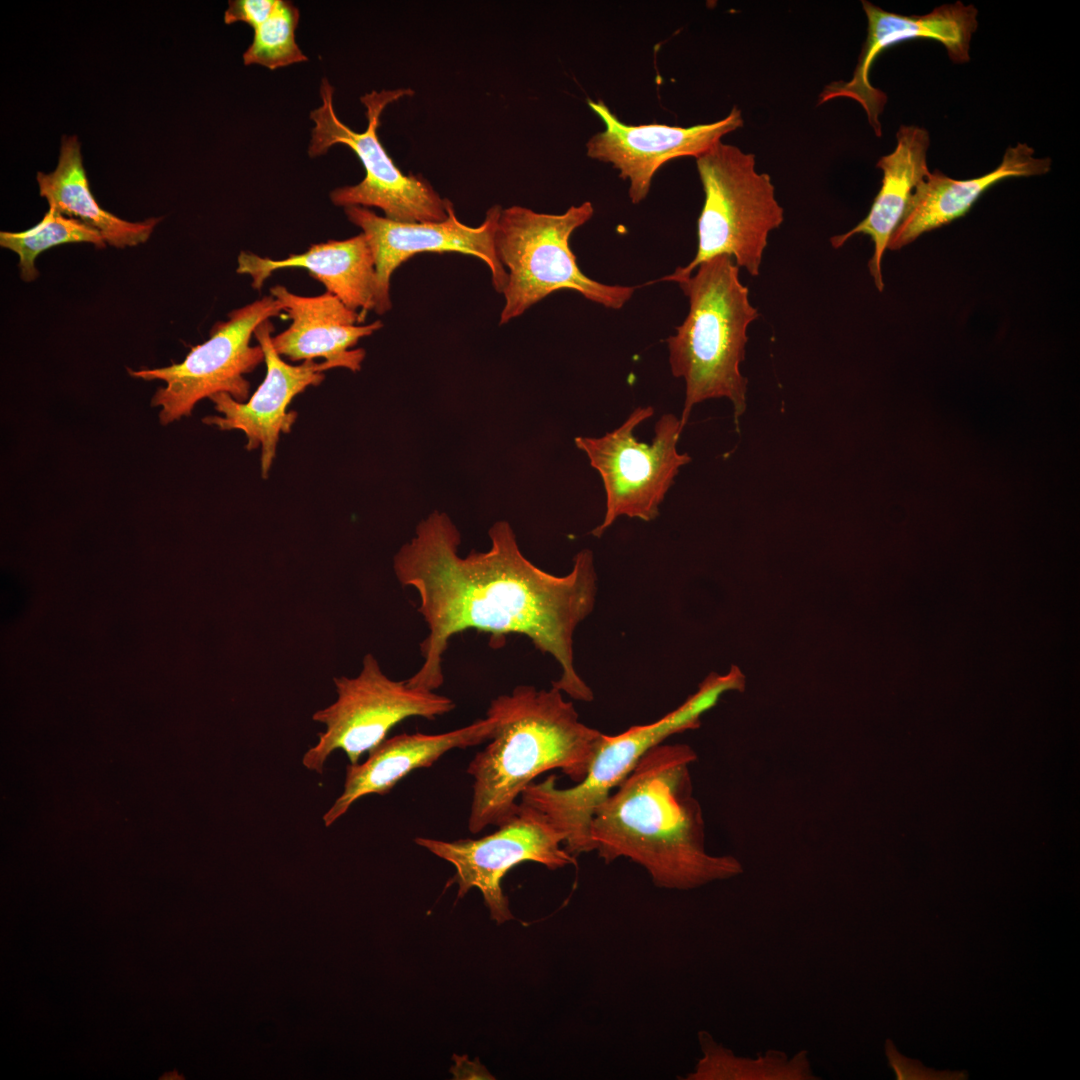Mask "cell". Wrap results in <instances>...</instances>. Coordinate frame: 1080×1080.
<instances>
[{
    "instance_id": "cell-12",
    "label": "cell",
    "mask_w": 1080,
    "mask_h": 1080,
    "mask_svg": "<svg viewBox=\"0 0 1080 1080\" xmlns=\"http://www.w3.org/2000/svg\"><path fill=\"white\" fill-rule=\"evenodd\" d=\"M415 843L451 863L458 898L471 888L481 891L491 918L497 924L513 919L501 882L509 870L522 862H536L550 870L576 863L563 846L561 835L537 809L519 803L516 813L479 839L443 841L417 837Z\"/></svg>"
},
{
    "instance_id": "cell-7",
    "label": "cell",
    "mask_w": 1080,
    "mask_h": 1080,
    "mask_svg": "<svg viewBox=\"0 0 1080 1080\" xmlns=\"http://www.w3.org/2000/svg\"><path fill=\"white\" fill-rule=\"evenodd\" d=\"M695 159L704 191L697 251L686 266L658 281L677 282L717 255L731 256L758 276L769 234L784 220L770 175L757 170L754 154L722 141Z\"/></svg>"
},
{
    "instance_id": "cell-17",
    "label": "cell",
    "mask_w": 1080,
    "mask_h": 1080,
    "mask_svg": "<svg viewBox=\"0 0 1080 1080\" xmlns=\"http://www.w3.org/2000/svg\"><path fill=\"white\" fill-rule=\"evenodd\" d=\"M271 295L283 305L292 320L290 326L272 337L281 357L291 361L323 358L328 369L343 367L353 372L361 369L366 352L351 349L358 341L379 330L383 323L362 325L360 313L349 309L339 298L326 291L306 297L290 292L282 285L271 288Z\"/></svg>"
},
{
    "instance_id": "cell-24",
    "label": "cell",
    "mask_w": 1080,
    "mask_h": 1080,
    "mask_svg": "<svg viewBox=\"0 0 1080 1080\" xmlns=\"http://www.w3.org/2000/svg\"><path fill=\"white\" fill-rule=\"evenodd\" d=\"M86 242L103 248L101 234L83 222L49 208L43 219L22 232L1 231L0 245L19 257L20 277L26 282L38 277L36 258L43 251L66 243Z\"/></svg>"
},
{
    "instance_id": "cell-2",
    "label": "cell",
    "mask_w": 1080,
    "mask_h": 1080,
    "mask_svg": "<svg viewBox=\"0 0 1080 1080\" xmlns=\"http://www.w3.org/2000/svg\"><path fill=\"white\" fill-rule=\"evenodd\" d=\"M687 744L660 743L596 808L589 827L605 863L621 857L643 867L654 885L690 890L743 872L738 859L705 847L702 809L693 795Z\"/></svg>"
},
{
    "instance_id": "cell-8",
    "label": "cell",
    "mask_w": 1080,
    "mask_h": 1080,
    "mask_svg": "<svg viewBox=\"0 0 1080 1080\" xmlns=\"http://www.w3.org/2000/svg\"><path fill=\"white\" fill-rule=\"evenodd\" d=\"M411 89L373 90L360 101L366 109L368 125L356 132L336 115L333 103L334 87L327 78L320 85L322 104L310 112L314 126L308 146L310 157H319L336 144L348 146L359 158L364 179L356 185L331 191L336 206L377 207L385 217L405 223H434L448 217L449 199L441 198L432 185L420 175H405L386 152L378 137L380 118L385 108L399 99L412 96Z\"/></svg>"
},
{
    "instance_id": "cell-18",
    "label": "cell",
    "mask_w": 1080,
    "mask_h": 1080,
    "mask_svg": "<svg viewBox=\"0 0 1080 1080\" xmlns=\"http://www.w3.org/2000/svg\"><path fill=\"white\" fill-rule=\"evenodd\" d=\"M494 727V720L486 716L440 734L402 733L385 739L369 752L363 763L347 766L344 789L323 816L325 826L329 827L343 816L358 799L370 794H387L409 773L431 767L448 751L489 741Z\"/></svg>"
},
{
    "instance_id": "cell-9",
    "label": "cell",
    "mask_w": 1080,
    "mask_h": 1080,
    "mask_svg": "<svg viewBox=\"0 0 1080 1080\" xmlns=\"http://www.w3.org/2000/svg\"><path fill=\"white\" fill-rule=\"evenodd\" d=\"M337 700L313 714L325 725L318 742L302 758L310 771L322 773L335 750H342L350 764H356L386 739L389 731L410 717L434 720L451 712L455 703L435 691L414 687L407 680L395 681L381 670L372 654L363 658L356 677L334 678Z\"/></svg>"
},
{
    "instance_id": "cell-16",
    "label": "cell",
    "mask_w": 1080,
    "mask_h": 1080,
    "mask_svg": "<svg viewBox=\"0 0 1080 1080\" xmlns=\"http://www.w3.org/2000/svg\"><path fill=\"white\" fill-rule=\"evenodd\" d=\"M274 327L269 320L262 322L254 336L264 352L266 375L250 399L238 402L227 393H216L209 399L223 416H207L203 422L222 431L240 430L246 438V449L261 448V473L269 475L281 433L291 430L296 413L288 412L292 399L309 386H317L327 370L324 362L304 361L290 365L276 352L272 344Z\"/></svg>"
},
{
    "instance_id": "cell-15",
    "label": "cell",
    "mask_w": 1080,
    "mask_h": 1080,
    "mask_svg": "<svg viewBox=\"0 0 1080 1080\" xmlns=\"http://www.w3.org/2000/svg\"><path fill=\"white\" fill-rule=\"evenodd\" d=\"M867 18V36L849 81H835L824 87L818 105L836 98H849L864 109L876 136L882 135L879 116L887 102L886 94L874 87L869 71L885 49L912 39H933L946 49L954 63L970 60L969 47L978 27V10L972 4L957 1L943 4L925 15L905 16L888 12L869 1H862Z\"/></svg>"
},
{
    "instance_id": "cell-6",
    "label": "cell",
    "mask_w": 1080,
    "mask_h": 1080,
    "mask_svg": "<svg viewBox=\"0 0 1080 1080\" xmlns=\"http://www.w3.org/2000/svg\"><path fill=\"white\" fill-rule=\"evenodd\" d=\"M594 214L591 202L548 214L514 205L502 209L495 234L497 256L508 273L500 325L563 289L609 309H621L637 287L608 285L585 275L570 247L572 233Z\"/></svg>"
},
{
    "instance_id": "cell-26",
    "label": "cell",
    "mask_w": 1080,
    "mask_h": 1080,
    "mask_svg": "<svg viewBox=\"0 0 1080 1080\" xmlns=\"http://www.w3.org/2000/svg\"><path fill=\"white\" fill-rule=\"evenodd\" d=\"M278 0H232L224 13L225 24L244 22L253 29L261 25L275 10Z\"/></svg>"
},
{
    "instance_id": "cell-13",
    "label": "cell",
    "mask_w": 1080,
    "mask_h": 1080,
    "mask_svg": "<svg viewBox=\"0 0 1080 1080\" xmlns=\"http://www.w3.org/2000/svg\"><path fill=\"white\" fill-rule=\"evenodd\" d=\"M501 211L500 205H493L487 210L481 225L470 227L457 218L451 201L448 204V217L434 223L398 222L381 217L365 207H346L348 220L362 229L374 256V311L384 314L391 309L390 279L393 272L420 253L456 252L475 256L489 267L496 292L503 293L508 283V273L495 249Z\"/></svg>"
},
{
    "instance_id": "cell-22",
    "label": "cell",
    "mask_w": 1080,
    "mask_h": 1080,
    "mask_svg": "<svg viewBox=\"0 0 1080 1080\" xmlns=\"http://www.w3.org/2000/svg\"><path fill=\"white\" fill-rule=\"evenodd\" d=\"M40 196L49 208L98 231L106 244L124 248L145 243L161 218L130 222L104 210L95 200L82 163L77 136H63L56 169L36 176Z\"/></svg>"
},
{
    "instance_id": "cell-23",
    "label": "cell",
    "mask_w": 1080,
    "mask_h": 1080,
    "mask_svg": "<svg viewBox=\"0 0 1080 1080\" xmlns=\"http://www.w3.org/2000/svg\"><path fill=\"white\" fill-rule=\"evenodd\" d=\"M702 1057L688 1080H817L809 1055L799 1051L793 1056L780 1050H768L756 1058L736 1056L717 1043L706 1031L698 1034Z\"/></svg>"
},
{
    "instance_id": "cell-25",
    "label": "cell",
    "mask_w": 1080,
    "mask_h": 1080,
    "mask_svg": "<svg viewBox=\"0 0 1080 1080\" xmlns=\"http://www.w3.org/2000/svg\"><path fill=\"white\" fill-rule=\"evenodd\" d=\"M299 18V10L293 3L278 0L273 13L254 29L253 40L243 53L244 65L257 64L275 70L308 61L295 38Z\"/></svg>"
},
{
    "instance_id": "cell-5",
    "label": "cell",
    "mask_w": 1080,
    "mask_h": 1080,
    "mask_svg": "<svg viewBox=\"0 0 1080 1080\" xmlns=\"http://www.w3.org/2000/svg\"><path fill=\"white\" fill-rule=\"evenodd\" d=\"M741 669L732 665L729 672H711L676 709L645 725L632 726L618 735L603 734L585 777L569 788H558L556 776L529 784L520 802L540 811L561 835L564 848L574 857L594 851L589 827L596 808L630 774L642 756L669 736L694 730L701 716L713 708L728 691L745 690Z\"/></svg>"
},
{
    "instance_id": "cell-20",
    "label": "cell",
    "mask_w": 1080,
    "mask_h": 1080,
    "mask_svg": "<svg viewBox=\"0 0 1080 1080\" xmlns=\"http://www.w3.org/2000/svg\"><path fill=\"white\" fill-rule=\"evenodd\" d=\"M285 268L307 270L326 287V291L349 309L359 312L362 322L367 313L374 310L375 260L363 233L345 240L313 244L307 251L281 260L241 252L236 271L249 275L252 287L260 289L275 271Z\"/></svg>"
},
{
    "instance_id": "cell-14",
    "label": "cell",
    "mask_w": 1080,
    "mask_h": 1080,
    "mask_svg": "<svg viewBox=\"0 0 1080 1080\" xmlns=\"http://www.w3.org/2000/svg\"><path fill=\"white\" fill-rule=\"evenodd\" d=\"M588 105L605 129L587 141L586 154L619 171V177L629 182V198L635 205L648 196L652 179L662 165L676 158H697L744 124L738 107L718 121L680 127L659 123L629 125L602 100H588Z\"/></svg>"
},
{
    "instance_id": "cell-3",
    "label": "cell",
    "mask_w": 1080,
    "mask_h": 1080,
    "mask_svg": "<svg viewBox=\"0 0 1080 1080\" xmlns=\"http://www.w3.org/2000/svg\"><path fill=\"white\" fill-rule=\"evenodd\" d=\"M562 693L519 685L491 700L486 716L494 733L466 770L474 778L471 833L511 818L523 790L544 772L559 769L576 783L585 777L603 733L582 723Z\"/></svg>"
},
{
    "instance_id": "cell-11",
    "label": "cell",
    "mask_w": 1080,
    "mask_h": 1080,
    "mask_svg": "<svg viewBox=\"0 0 1080 1080\" xmlns=\"http://www.w3.org/2000/svg\"><path fill=\"white\" fill-rule=\"evenodd\" d=\"M282 311L278 300L265 296L231 311L227 321L217 322L209 339L194 346L182 362L161 368L128 369L132 377L166 383L151 400L152 406L161 407L160 423L167 425L190 416L200 400L216 393H227L238 402L247 401L250 384L245 375L264 361L261 346L250 345L251 336L262 322Z\"/></svg>"
},
{
    "instance_id": "cell-1",
    "label": "cell",
    "mask_w": 1080,
    "mask_h": 1080,
    "mask_svg": "<svg viewBox=\"0 0 1080 1080\" xmlns=\"http://www.w3.org/2000/svg\"><path fill=\"white\" fill-rule=\"evenodd\" d=\"M488 535L489 550L461 557L459 530L446 513L434 511L394 556L395 576L416 591L417 612L428 629L419 644L422 664L408 684L438 689L451 638L474 629L490 634L494 642L509 634L528 637L560 666L561 675L551 685L573 699L592 701L591 688L574 667L573 636L595 605L593 552L579 551L572 570L557 576L522 554L507 521H497Z\"/></svg>"
},
{
    "instance_id": "cell-21",
    "label": "cell",
    "mask_w": 1080,
    "mask_h": 1080,
    "mask_svg": "<svg viewBox=\"0 0 1080 1080\" xmlns=\"http://www.w3.org/2000/svg\"><path fill=\"white\" fill-rule=\"evenodd\" d=\"M896 147L876 163L882 171V184L867 216L849 231L831 237L833 248L842 247L856 234L868 235L874 252L868 268L876 288L882 292V259L889 241L904 218L918 184L929 173L927 151L930 136L916 125H901L896 133Z\"/></svg>"
},
{
    "instance_id": "cell-10",
    "label": "cell",
    "mask_w": 1080,
    "mask_h": 1080,
    "mask_svg": "<svg viewBox=\"0 0 1080 1080\" xmlns=\"http://www.w3.org/2000/svg\"><path fill=\"white\" fill-rule=\"evenodd\" d=\"M653 414L651 406L637 407L604 436L575 438L604 484L606 510L602 523L591 532L595 537H601L623 515L654 520L679 469L691 461L688 454L677 451L683 427L674 414L660 417L651 444L637 440L636 427Z\"/></svg>"
},
{
    "instance_id": "cell-19",
    "label": "cell",
    "mask_w": 1080,
    "mask_h": 1080,
    "mask_svg": "<svg viewBox=\"0 0 1080 1080\" xmlns=\"http://www.w3.org/2000/svg\"><path fill=\"white\" fill-rule=\"evenodd\" d=\"M1034 153V149L1027 144L1017 143L1006 149L996 169L972 179L957 180L938 170L929 171L916 187L907 212L887 248L899 250L923 233L964 216L987 189L1006 178L1048 173L1051 158H1038Z\"/></svg>"
},
{
    "instance_id": "cell-4",
    "label": "cell",
    "mask_w": 1080,
    "mask_h": 1080,
    "mask_svg": "<svg viewBox=\"0 0 1080 1080\" xmlns=\"http://www.w3.org/2000/svg\"><path fill=\"white\" fill-rule=\"evenodd\" d=\"M695 270L676 282L688 298L689 311L676 333L666 339L671 373L686 385L683 428L693 406L707 399H729L736 421L743 414L747 379L740 363L745 358L748 327L759 315L731 256L717 255Z\"/></svg>"
}]
</instances>
